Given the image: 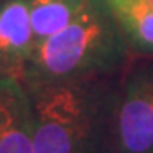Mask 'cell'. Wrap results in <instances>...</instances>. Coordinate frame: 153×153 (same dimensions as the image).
<instances>
[{
    "label": "cell",
    "mask_w": 153,
    "mask_h": 153,
    "mask_svg": "<svg viewBox=\"0 0 153 153\" xmlns=\"http://www.w3.org/2000/svg\"><path fill=\"white\" fill-rule=\"evenodd\" d=\"M0 153H34L33 111L21 76L0 71Z\"/></svg>",
    "instance_id": "4"
},
{
    "label": "cell",
    "mask_w": 153,
    "mask_h": 153,
    "mask_svg": "<svg viewBox=\"0 0 153 153\" xmlns=\"http://www.w3.org/2000/svg\"><path fill=\"white\" fill-rule=\"evenodd\" d=\"M133 56H153L152 0H107Z\"/></svg>",
    "instance_id": "6"
},
{
    "label": "cell",
    "mask_w": 153,
    "mask_h": 153,
    "mask_svg": "<svg viewBox=\"0 0 153 153\" xmlns=\"http://www.w3.org/2000/svg\"><path fill=\"white\" fill-rule=\"evenodd\" d=\"M33 49L29 0H0V71L22 76Z\"/></svg>",
    "instance_id": "5"
},
{
    "label": "cell",
    "mask_w": 153,
    "mask_h": 153,
    "mask_svg": "<svg viewBox=\"0 0 153 153\" xmlns=\"http://www.w3.org/2000/svg\"><path fill=\"white\" fill-rule=\"evenodd\" d=\"M152 4H153V0H152Z\"/></svg>",
    "instance_id": "8"
},
{
    "label": "cell",
    "mask_w": 153,
    "mask_h": 153,
    "mask_svg": "<svg viewBox=\"0 0 153 153\" xmlns=\"http://www.w3.org/2000/svg\"><path fill=\"white\" fill-rule=\"evenodd\" d=\"M119 153H153V56H133L119 78Z\"/></svg>",
    "instance_id": "3"
},
{
    "label": "cell",
    "mask_w": 153,
    "mask_h": 153,
    "mask_svg": "<svg viewBox=\"0 0 153 153\" xmlns=\"http://www.w3.org/2000/svg\"><path fill=\"white\" fill-rule=\"evenodd\" d=\"M83 4L85 0H29L34 46L65 27Z\"/></svg>",
    "instance_id": "7"
},
{
    "label": "cell",
    "mask_w": 153,
    "mask_h": 153,
    "mask_svg": "<svg viewBox=\"0 0 153 153\" xmlns=\"http://www.w3.org/2000/svg\"><path fill=\"white\" fill-rule=\"evenodd\" d=\"M119 78L26 87L34 153H119Z\"/></svg>",
    "instance_id": "1"
},
{
    "label": "cell",
    "mask_w": 153,
    "mask_h": 153,
    "mask_svg": "<svg viewBox=\"0 0 153 153\" xmlns=\"http://www.w3.org/2000/svg\"><path fill=\"white\" fill-rule=\"evenodd\" d=\"M133 53L107 0H85L63 29L34 46L22 71L26 87L123 73Z\"/></svg>",
    "instance_id": "2"
}]
</instances>
